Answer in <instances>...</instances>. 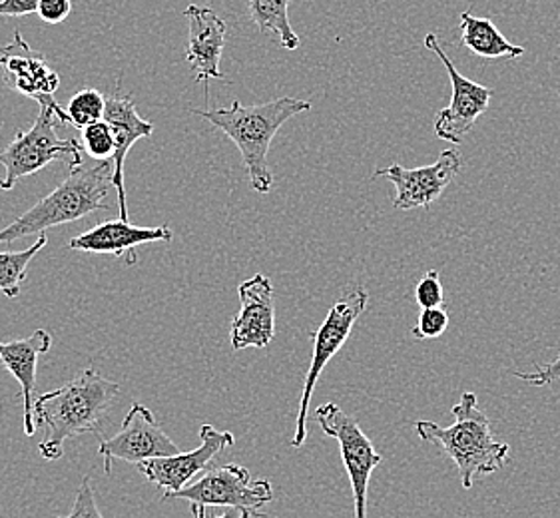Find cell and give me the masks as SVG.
<instances>
[{
  "mask_svg": "<svg viewBox=\"0 0 560 518\" xmlns=\"http://www.w3.org/2000/svg\"><path fill=\"white\" fill-rule=\"evenodd\" d=\"M118 393L120 385L96 369H86L55 391L36 397L34 423L36 428H43L38 443L43 459L58 461L65 440L98 433L102 419Z\"/></svg>",
  "mask_w": 560,
  "mask_h": 518,
  "instance_id": "1",
  "label": "cell"
},
{
  "mask_svg": "<svg viewBox=\"0 0 560 518\" xmlns=\"http://www.w3.org/2000/svg\"><path fill=\"white\" fill-rule=\"evenodd\" d=\"M310 110H312L310 102L283 96L278 101L254 104V106H244L242 102L234 101L230 108L191 110V114L208 120L236 144L244 160L252 188L258 193H269L273 186V174L268 164L271 140L278 134L281 126L292 120L293 116L310 113Z\"/></svg>",
  "mask_w": 560,
  "mask_h": 518,
  "instance_id": "2",
  "label": "cell"
},
{
  "mask_svg": "<svg viewBox=\"0 0 560 518\" xmlns=\"http://www.w3.org/2000/svg\"><path fill=\"white\" fill-rule=\"evenodd\" d=\"M455 423L443 428L431 421H417L415 431L421 439L438 445L457 464L463 488L469 491L475 476L493 474L503 469L509 457V445L497 440L491 421L479 409L477 395L465 391L460 401L451 409Z\"/></svg>",
  "mask_w": 560,
  "mask_h": 518,
  "instance_id": "3",
  "label": "cell"
},
{
  "mask_svg": "<svg viewBox=\"0 0 560 518\" xmlns=\"http://www.w3.org/2000/svg\"><path fill=\"white\" fill-rule=\"evenodd\" d=\"M114 162L102 160L94 166L82 164L70 168L67 180L57 190L34 203L28 212L19 215L11 226L0 229V244H12L28 236H45L50 227L62 226L82 220L92 212H106V196L114 188Z\"/></svg>",
  "mask_w": 560,
  "mask_h": 518,
  "instance_id": "4",
  "label": "cell"
},
{
  "mask_svg": "<svg viewBox=\"0 0 560 518\" xmlns=\"http://www.w3.org/2000/svg\"><path fill=\"white\" fill-rule=\"evenodd\" d=\"M58 126L67 125L52 108L40 106L33 128L16 132L11 144L0 152V166L7 169V176L0 180V190L9 192L23 178L33 176L58 160H67L70 168L84 164L79 142L74 138L62 140L57 132Z\"/></svg>",
  "mask_w": 560,
  "mask_h": 518,
  "instance_id": "5",
  "label": "cell"
},
{
  "mask_svg": "<svg viewBox=\"0 0 560 518\" xmlns=\"http://www.w3.org/2000/svg\"><path fill=\"white\" fill-rule=\"evenodd\" d=\"M368 302H370V293L365 287H361V285L351 287L329 309L322 327L310 333V338L314 339V355H312V363H310V369L305 375L302 401H300L298 419H295V433H293L292 439V447H295V449L302 447L305 437H307L305 423H307V411H310V401H312V395H314L315 384L324 372L325 365L334 360L337 351L346 345V341L351 335V329L355 326V321L361 317V314L365 311Z\"/></svg>",
  "mask_w": 560,
  "mask_h": 518,
  "instance_id": "6",
  "label": "cell"
},
{
  "mask_svg": "<svg viewBox=\"0 0 560 518\" xmlns=\"http://www.w3.org/2000/svg\"><path fill=\"white\" fill-rule=\"evenodd\" d=\"M170 498L190 501V505L202 507H230L247 510L256 518H266L259 508L273 501L271 483L261 479L254 481L246 467L240 464H224L212 469L198 479L196 483L186 485L178 493H166L162 501Z\"/></svg>",
  "mask_w": 560,
  "mask_h": 518,
  "instance_id": "7",
  "label": "cell"
},
{
  "mask_svg": "<svg viewBox=\"0 0 560 518\" xmlns=\"http://www.w3.org/2000/svg\"><path fill=\"white\" fill-rule=\"evenodd\" d=\"M315 421L325 435L334 437L339 445L341 459L346 462L351 491H353V505L355 518H368V486L373 469L382 462V455L373 449L370 437L361 431L358 421L349 417L348 413L336 405L325 403L317 407Z\"/></svg>",
  "mask_w": 560,
  "mask_h": 518,
  "instance_id": "8",
  "label": "cell"
},
{
  "mask_svg": "<svg viewBox=\"0 0 560 518\" xmlns=\"http://www.w3.org/2000/svg\"><path fill=\"white\" fill-rule=\"evenodd\" d=\"M425 48L433 55H438L443 67L447 68L453 98L447 108L435 114V136L439 140H445L451 144H463L465 136L472 130L479 116L489 110V104L493 98V92L482 84L465 79L455 64L451 62L447 52L439 43L438 34L429 33L425 36Z\"/></svg>",
  "mask_w": 560,
  "mask_h": 518,
  "instance_id": "9",
  "label": "cell"
},
{
  "mask_svg": "<svg viewBox=\"0 0 560 518\" xmlns=\"http://www.w3.org/2000/svg\"><path fill=\"white\" fill-rule=\"evenodd\" d=\"M98 452L104 459V473L110 474L114 459L140 464L152 459L174 457L179 455V449L158 425L154 413L148 407L135 403L113 439L101 440Z\"/></svg>",
  "mask_w": 560,
  "mask_h": 518,
  "instance_id": "10",
  "label": "cell"
},
{
  "mask_svg": "<svg viewBox=\"0 0 560 518\" xmlns=\"http://www.w3.org/2000/svg\"><path fill=\"white\" fill-rule=\"evenodd\" d=\"M0 68L4 70L2 80L11 91L21 92L40 106L52 108L65 125H70L67 110L60 108L55 101V92L60 86L57 72L48 67L43 52H36L26 45L19 31L14 33L11 45L0 48Z\"/></svg>",
  "mask_w": 560,
  "mask_h": 518,
  "instance_id": "11",
  "label": "cell"
},
{
  "mask_svg": "<svg viewBox=\"0 0 560 518\" xmlns=\"http://www.w3.org/2000/svg\"><path fill=\"white\" fill-rule=\"evenodd\" d=\"M463 168V158L455 148H448L435 164L425 168H404L393 164L389 168L377 169L373 178H387L395 184L397 196L393 200L395 210H415V208H429L438 202L441 193L447 190L448 184L459 176Z\"/></svg>",
  "mask_w": 560,
  "mask_h": 518,
  "instance_id": "12",
  "label": "cell"
},
{
  "mask_svg": "<svg viewBox=\"0 0 560 518\" xmlns=\"http://www.w3.org/2000/svg\"><path fill=\"white\" fill-rule=\"evenodd\" d=\"M234 443L236 439L230 431H218L206 423L200 427V447L198 449L179 452L174 457L140 462L136 467L150 483L164 488L166 493H178L190 483L196 474L206 471L220 452L230 449Z\"/></svg>",
  "mask_w": 560,
  "mask_h": 518,
  "instance_id": "13",
  "label": "cell"
},
{
  "mask_svg": "<svg viewBox=\"0 0 560 518\" xmlns=\"http://www.w3.org/2000/svg\"><path fill=\"white\" fill-rule=\"evenodd\" d=\"M240 311L232 321L230 343L232 350L247 348L264 350L276 335V304H273V285L266 275H254L252 280L240 283Z\"/></svg>",
  "mask_w": 560,
  "mask_h": 518,
  "instance_id": "14",
  "label": "cell"
},
{
  "mask_svg": "<svg viewBox=\"0 0 560 518\" xmlns=\"http://www.w3.org/2000/svg\"><path fill=\"white\" fill-rule=\"evenodd\" d=\"M190 23V36L186 48V60L190 62L196 80L208 84V80H224L220 62L224 55L228 24L210 7L191 4L184 12Z\"/></svg>",
  "mask_w": 560,
  "mask_h": 518,
  "instance_id": "15",
  "label": "cell"
},
{
  "mask_svg": "<svg viewBox=\"0 0 560 518\" xmlns=\"http://www.w3.org/2000/svg\"><path fill=\"white\" fill-rule=\"evenodd\" d=\"M172 237L174 232L170 226L140 227L124 220H114L72 237L68 248L89 254H110L114 258H122L126 266H135L138 261V246L152 242H172Z\"/></svg>",
  "mask_w": 560,
  "mask_h": 518,
  "instance_id": "16",
  "label": "cell"
},
{
  "mask_svg": "<svg viewBox=\"0 0 560 518\" xmlns=\"http://www.w3.org/2000/svg\"><path fill=\"white\" fill-rule=\"evenodd\" d=\"M104 120L110 125L114 134V174L113 184L118 192L120 220L128 222V205H126V188H124V164L126 156L138 140L148 138L154 132V125L144 120L136 110L135 101L130 94H116L106 102Z\"/></svg>",
  "mask_w": 560,
  "mask_h": 518,
  "instance_id": "17",
  "label": "cell"
},
{
  "mask_svg": "<svg viewBox=\"0 0 560 518\" xmlns=\"http://www.w3.org/2000/svg\"><path fill=\"white\" fill-rule=\"evenodd\" d=\"M52 348V335L46 329H36L28 338L16 339L11 343L0 341V363L21 384L24 399V433L33 437L38 431L34 423L33 395L36 389V367L38 357Z\"/></svg>",
  "mask_w": 560,
  "mask_h": 518,
  "instance_id": "18",
  "label": "cell"
},
{
  "mask_svg": "<svg viewBox=\"0 0 560 518\" xmlns=\"http://www.w3.org/2000/svg\"><path fill=\"white\" fill-rule=\"evenodd\" d=\"M459 26L460 43L477 57L497 60V58H518L525 55V48L509 43L489 19H479L469 11L463 12L459 16Z\"/></svg>",
  "mask_w": 560,
  "mask_h": 518,
  "instance_id": "19",
  "label": "cell"
},
{
  "mask_svg": "<svg viewBox=\"0 0 560 518\" xmlns=\"http://www.w3.org/2000/svg\"><path fill=\"white\" fill-rule=\"evenodd\" d=\"M290 0H249V19L261 33L276 34L285 50L300 48V36L288 16Z\"/></svg>",
  "mask_w": 560,
  "mask_h": 518,
  "instance_id": "20",
  "label": "cell"
},
{
  "mask_svg": "<svg viewBox=\"0 0 560 518\" xmlns=\"http://www.w3.org/2000/svg\"><path fill=\"white\" fill-rule=\"evenodd\" d=\"M46 246V236H40L31 248L23 251H2L0 254V293L7 297H16L26 280V270L36 258V254Z\"/></svg>",
  "mask_w": 560,
  "mask_h": 518,
  "instance_id": "21",
  "label": "cell"
},
{
  "mask_svg": "<svg viewBox=\"0 0 560 518\" xmlns=\"http://www.w3.org/2000/svg\"><path fill=\"white\" fill-rule=\"evenodd\" d=\"M106 102H108V98L102 92L94 91V89H84V91L77 92L67 106L70 125L82 130V128L94 125V122H101V120H104V114H106Z\"/></svg>",
  "mask_w": 560,
  "mask_h": 518,
  "instance_id": "22",
  "label": "cell"
},
{
  "mask_svg": "<svg viewBox=\"0 0 560 518\" xmlns=\"http://www.w3.org/2000/svg\"><path fill=\"white\" fill-rule=\"evenodd\" d=\"M82 146L92 160H113L114 134L110 125L106 120H101L82 128Z\"/></svg>",
  "mask_w": 560,
  "mask_h": 518,
  "instance_id": "23",
  "label": "cell"
},
{
  "mask_svg": "<svg viewBox=\"0 0 560 518\" xmlns=\"http://www.w3.org/2000/svg\"><path fill=\"white\" fill-rule=\"evenodd\" d=\"M448 314L445 307H433V309H421L419 319L411 329L415 339H438L447 331Z\"/></svg>",
  "mask_w": 560,
  "mask_h": 518,
  "instance_id": "24",
  "label": "cell"
},
{
  "mask_svg": "<svg viewBox=\"0 0 560 518\" xmlns=\"http://www.w3.org/2000/svg\"><path fill=\"white\" fill-rule=\"evenodd\" d=\"M415 302L421 309H433L445 305V292L439 271L429 270L415 285Z\"/></svg>",
  "mask_w": 560,
  "mask_h": 518,
  "instance_id": "25",
  "label": "cell"
},
{
  "mask_svg": "<svg viewBox=\"0 0 560 518\" xmlns=\"http://www.w3.org/2000/svg\"><path fill=\"white\" fill-rule=\"evenodd\" d=\"M58 518H104L98 507H96L94 491L90 486V476L82 479L79 493H77V501H74V507L70 510V515Z\"/></svg>",
  "mask_w": 560,
  "mask_h": 518,
  "instance_id": "26",
  "label": "cell"
},
{
  "mask_svg": "<svg viewBox=\"0 0 560 518\" xmlns=\"http://www.w3.org/2000/svg\"><path fill=\"white\" fill-rule=\"evenodd\" d=\"M515 375L516 379H521V381L528 385H535V387L555 384L557 379H560V355L557 360L550 361L549 365L537 367L535 373L516 372Z\"/></svg>",
  "mask_w": 560,
  "mask_h": 518,
  "instance_id": "27",
  "label": "cell"
},
{
  "mask_svg": "<svg viewBox=\"0 0 560 518\" xmlns=\"http://www.w3.org/2000/svg\"><path fill=\"white\" fill-rule=\"evenodd\" d=\"M72 11V0H40L38 16L48 24L65 23Z\"/></svg>",
  "mask_w": 560,
  "mask_h": 518,
  "instance_id": "28",
  "label": "cell"
},
{
  "mask_svg": "<svg viewBox=\"0 0 560 518\" xmlns=\"http://www.w3.org/2000/svg\"><path fill=\"white\" fill-rule=\"evenodd\" d=\"M40 0H0V16H24L38 12Z\"/></svg>",
  "mask_w": 560,
  "mask_h": 518,
  "instance_id": "29",
  "label": "cell"
},
{
  "mask_svg": "<svg viewBox=\"0 0 560 518\" xmlns=\"http://www.w3.org/2000/svg\"><path fill=\"white\" fill-rule=\"evenodd\" d=\"M191 518H256L252 513H247V510H240V508H230L228 513L224 515H220V517H208L206 515V507L202 505H191Z\"/></svg>",
  "mask_w": 560,
  "mask_h": 518,
  "instance_id": "30",
  "label": "cell"
}]
</instances>
